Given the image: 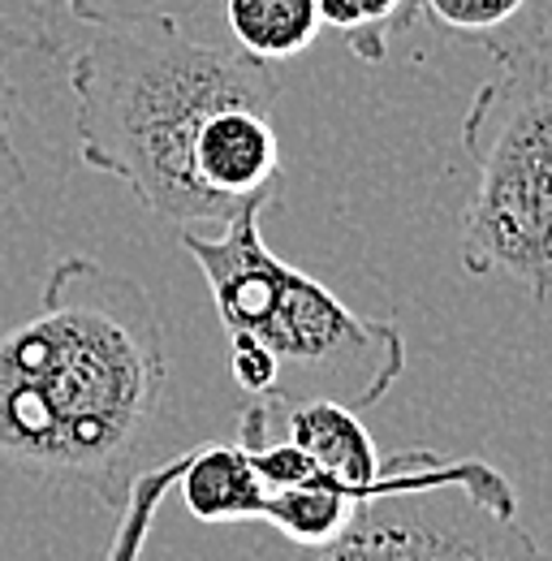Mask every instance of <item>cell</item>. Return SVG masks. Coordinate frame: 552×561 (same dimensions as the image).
<instances>
[{"instance_id": "6da1fadb", "label": "cell", "mask_w": 552, "mask_h": 561, "mask_svg": "<svg viewBox=\"0 0 552 561\" xmlns=\"http://www.w3.org/2000/svg\"><path fill=\"white\" fill-rule=\"evenodd\" d=\"M164 385L169 346L151 294L91 255H66L35 316L0 337V462L122 514Z\"/></svg>"}, {"instance_id": "7a4b0ae2", "label": "cell", "mask_w": 552, "mask_h": 561, "mask_svg": "<svg viewBox=\"0 0 552 561\" xmlns=\"http://www.w3.org/2000/svg\"><path fill=\"white\" fill-rule=\"evenodd\" d=\"M73 139L82 164L126 182L138 204L182 229L225 225L195 182L207 117L233 104L276 108L273 66L191 39L177 18L147 26H91L69 66Z\"/></svg>"}, {"instance_id": "3957f363", "label": "cell", "mask_w": 552, "mask_h": 561, "mask_svg": "<svg viewBox=\"0 0 552 561\" xmlns=\"http://www.w3.org/2000/svg\"><path fill=\"white\" fill-rule=\"evenodd\" d=\"M260 216L264 204L220 225L216 238L199 229L177 233L211 289L233 385L251 398H324L349 411H371L406 371L402 329L358 316L324 280L273 255Z\"/></svg>"}, {"instance_id": "277c9868", "label": "cell", "mask_w": 552, "mask_h": 561, "mask_svg": "<svg viewBox=\"0 0 552 561\" xmlns=\"http://www.w3.org/2000/svg\"><path fill=\"white\" fill-rule=\"evenodd\" d=\"M475 186L462 208V268L552 294V35L496 61L462 122Z\"/></svg>"}, {"instance_id": "5b68a950", "label": "cell", "mask_w": 552, "mask_h": 561, "mask_svg": "<svg viewBox=\"0 0 552 561\" xmlns=\"http://www.w3.org/2000/svg\"><path fill=\"white\" fill-rule=\"evenodd\" d=\"M285 561H552L518 523L514 484L483 458L406 449L380 467L337 540Z\"/></svg>"}, {"instance_id": "8992f818", "label": "cell", "mask_w": 552, "mask_h": 561, "mask_svg": "<svg viewBox=\"0 0 552 561\" xmlns=\"http://www.w3.org/2000/svg\"><path fill=\"white\" fill-rule=\"evenodd\" d=\"M280 432L337 484H345L358 496H371L380 480V454L376 440L367 432V423L358 420V411H349L342 402H285L280 407Z\"/></svg>"}, {"instance_id": "52a82bcc", "label": "cell", "mask_w": 552, "mask_h": 561, "mask_svg": "<svg viewBox=\"0 0 552 561\" xmlns=\"http://www.w3.org/2000/svg\"><path fill=\"white\" fill-rule=\"evenodd\" d=\"M182 492V505L199 523H260L264 518V480L251 467L246 449L238 440H207L173 458Z\"/></svg>"}, {"instance_id": "ba28073f", "label": "cell", "mask_w": 552, "mask_h": 561, "mask_svg": "<svg viewBox=\"0 0 552 561\" xmlns=\"http://www.w3.org/2000/svg\"><path fill=\"white\" fill-rule=\"evenodd\" d=\"M418 13L458 44L518 57L552 35V0H418Z\"/></svg>"}, {"instance_id": "9c48e42d", "label": "cell", "mask_w": 552, "mask_h": 561, "mask_svg": "<svg viewBox=\"0 0 552 561\" xmlns=\"http://www.w3.org/2000/svg\"><path fill=\"white\" fill-rule=\"evenodd\" d=\"M233 48L276 66L307 53L320 35V0H220Z\"/></svg>"}, {"instance_id": "30bf717a", "label": "cell", "mask_w": 552, "mask_h": 561, "mask_svg": "<svg viewBox=\"0 0 552 561\" xmlns=\"http://www.w3.org/2000/svg\"><path fill=\"white\" fill-rule=\"evenodd\" d=\"M367 496L349 492L337 480H315V484H294V489H273L264 496V518L273 531L285 536L294 549H320L337 540L345 523L358 514Z\"/></svg>"}, {"instance_id": "8fae6325", "label": "cell", "mask_w": 552, "mask_h": 561, "mask_svg": "<svg viewBox=\"0 0 552 561\" xmlns=\"http://www.w3.org/2000/svg\"><path fill=\"white\" fill-rule=\"evenodd\" d=\"M414 18L418 0H320V26L342 35L345 48L367 66L389 57V39L406 35Z\"/></svg>"}, {"instance_id": "7c38bea8", "label": "cell", "mask_w": 552, "mask_h": 561, "mask_svg": "<svg viewBox=\"0 0 552 561\" xmlns=\"http://www.w3.org/2000/svg\"><path fill=\"white\" fill-rule=\"evenodd\" d=\"M35 39L31 35H18V31H4L0 26V216L13 208V199L22 195L26 186V164H22V151H18V135H13V122H18V91H13V73L9 66L31 53Z\"/></svg>"}, {"instance_id": "4fadbf2b", "label": "cell", "mask_w": 552, "mask_h": 561, "mask_svg": "<svg viewBox=\"0 0 552 561\" xmlns=\"http://www.w3.org/2000/svg\"><path fill=\"white\" fill-rule=\"evenodd\" d=\"M195 0H66V9L87 26H147L169 22Z\"/></svg>"}]
</instances>
